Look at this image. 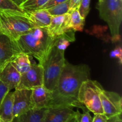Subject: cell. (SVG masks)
Here are the masks:
<instances>
[{"mask_svg": "<svg viewBox=\"0 0 122 122\" xmlns=\"http://www.w3.org/2000/svg\"><path fill=\"white\" fill-rule=\"evenodd\" d=\"M70 9V0L58 4L46 9L51 16L64 15L68 13Z\"/></svg>", "mask_w": 122, "mask_h": 122, "instance_id": "21", "label": "cell"}, {"mask_svg": "<svg viewBox=\"0 0 122 122\" xmlns=\"http://www.w3.org/2000/svg\"><path fill=\"white\" fill-rule=\"evenodd\" d=\"M97 9L101 19L108 26L113 40H119L122 20V0L99 1Z\"/></svg>", "mask_w": 122, "mask_h": 122, "instance_id": "5", "label": "cell"}, {"mask_svg": "<svg viewBox=\"0 0 122 122\" xmlns=\"http://www.w3.org/2000/svg\"><path fill=\"white\" fill-rule=\"evenodd\" d=\"M103 88L96 81L88 79L81 85L78 93V101L94 114H103L100 95Z\"/></svg>", "mask_w": 122, "mask_h": 122, "instance_id": "6", "label": "cell"}, {"mask_svg": "<svg viewBox=\"0 0 122 122\" xmlns=\"http://www.w3.org/2000/svg\"><path fill=\"white\" fill-rule=\"evenodd\" d=\"M47 108H33L26 113L14 117L12 122H44Z\"/></svg>", "mask_w": 122, "mask_h": 122, "instance_id": "17", "label": "cell"}, {"mask_svg": "<svg viewBox=\"0 0 122 122\" xmlns=\"http://www.w3.org/2000/svg\"><path fill=\"white\" fill-rule=\"evenodd\" d=\"M46 29L55 39L67 32L73 30L70 26V14L67 13L64 15L52 16L51 22Z\"/></svg>", "mask_w": 122, "mask_h": 122, "instance_id": "11", "label": "cell"}, {"mask_svg": "<svg viewBox=\"0 0 122 122\" xmlns=\"http://www.w3.org/2000/svg\"><path fill=\"white\" fill-rule=\"evenodd\" d=\"M66 61L64 51L57 48L54 44L47 57L41 64L44 70V86L45 88L51 91L55 89Z\"/></svg>", "mask_w": 122, "mask_h": 122, "instance_id": "4", "label": "cell"}, {"mask_svg": "<svg viewBox=\"0 0 122 122\" xmlns=\"http://www.w3.org/2000/svg\"><path fill=\"white\" fill-rule=\"evenodd\" d=\"M10 62L20 74L28 71L32 65L30 56L22 52L15 56Z\"/></svg>", "mask_w": 122, "mask_h": 122, "instance_id": "18", "label": "cell"}, {"mask_svg": "<svg viewBox=\"0 0 122 122\" xmlns=\"http://www.w3.org/2000/svg\"><path fill=\"white\" fill-rule=\"evenodd\" d=\"M107 122H122V114L117 115L116 116L108 119Z\"/></svg>", "mask_w": 122, "mask_h": 122, "instance_id": "30", "label": "cell"}, {"mask_svg": "<svg viewBox=\"0 0 122 122\" xmlns=\"http://www.w3.org/2000/svg\"><path fill=\"white\" fill-rule=\"evenodd\" d=\"M108 118L104 114H94L92 122H107Z\"/></svg>", "mask_w": 122, "mask_h": 122, "instance_id": "28", "label": "cell"}, {"mask_svg": "<svg viewBox=\"0 0 122 122\" xmlns=\"http://www.w3.org/2000/svg\"><path fill=\"white\" fill-rule=\"evenodd\" d=\"M91 0H81L78 10L80 14L83 18L85 19L90 11Z\"/></svg>", "mask_w": 122, "mask_h": 122, "instance_id": "23", "label": "cell"}, {"mask_svg": "<svg viewBox=\"0 0 122 122\" xmlns=\"http://www.w3.org/2000/svg\"><path fill=\"white\" fill-rule=\"evenodd\" d=\"M13 1H14V2H15V3H16L19 6L20 4L21 3V2H22L23 1H25V0H13Z\"/></svg>", "mask_w": 122, "mask_h": 122, "instance_id": "32", "label": "cell"}, {"mask_svg": "<svg viewBox=\"0 0 122 122\" xmlns=\"http://www.w3.org/2000/svg\"><path fill=\"white\" fill-rule=\"evenodd\" d=\"M67 1H68V0H49L45 4H44L41 7V9H48V8L52 7V6L62 3V2H66Z\"/></svg>", "mask_w": 122, "mask_h": 122, "instance_id": "26", "label": "cell"}, {"mask_svg": "<svg viewBox=\"0 0 122 122\" xmlns=\"http://www.w3.org/2000/svg\"><path fill=\"white\" fill-rule=\"evenodd\" d=\"M99 1H101V0H99Z\"/></svg>", "mask_w": 122, "mask_h": 122, "instance_id": "34", "label": "cell"}, {"mask_svg": "<svg viewBox=\"0 0 122 122\" xmlns=\"http://www.w3.org/2000/svg\"><path fill=\"white\" fill-rule=\"evenodd\" d=\"M83 113H81L77 111L76 117L78 122H92V117L89 113V111L86 108L83 110Z\"/></svg>", "mask_w": 122, "mask_h": 122, "instance_id": "24", "label": "cell"}, {"mask_svg": "<svg viewBox=\"0 0 122 122\" xmlns=\"http://www.w3.org/2000/svg\"><path fill=\"white\" fill-rule=\"evenodd\" d=\"M21 52L16 41L10 37L0 33V67L10 62Z\"/></svg>", "mask_w": 122, "mask_h": 122, "instance_id": "10", "label": "cell"}, {"mask_svg": "<svg viewBox=\"0 0 122 122\" xmlns=\"http://www.w3.org/2000/svg\"><path fill=\"white\" fill-rule=\"evenodd\" d=\"M9 91H10L8 90V88L0 81V104H1V101L5 97V95Z\"/></svg>", "mask_w": 122, "mask_h": 122, "instance_id": "27", "label": "cell"}, {"mask_svg": "<svg viewBox=\"0 0 122 122\" xmlns=\"http://www.w3.org/2000/svg\"><path fill=\"white\" fill-rule=\"evenodd\" d=\"M49 0H25L20 4L19 7L23 12L32 11L41 8Z\"/></svg>", "mask_w": 122, "mask_h": 122, "instance_id": "20", "label": "cell"}, {"mask_svg": "<svg viewBox=\"0 0 122 122\" xmlns=\"http://www.w3.org/2000/svg\"><path fill=\"white\" fill-rule=\"evenodd\" d=\"M70 14V26L73 30L82 32L84 28L85 19L82 17L80 14L78 8L69 11Z\"/></svg>", "mask_w": 122, "mask_h": 122, "instance_id": "19", "label": "cell"}, {"mask_svg": "<svg viewBox=\"0 0 122 122\" xmlns=\"http://www.w3.org/2000/svg\"><path fill=\"white\" fill-rule=\"evenodd\" d=\"M1 122H12L13 117V92L9 91L2 99L0 104Z\"/></svg>", "mask_w": 122, "mask_h": 122, "instance_id": "16", "label": "cell"}, {"mask_svg": "<svg viewBox=\"0 0 122 122\" xmlns=\"http://www.w3.org/2000/svg\"></svg>", "mask_w": 122, "mask_h": 122, "instance_id": "35", "label": "cell"}, {"mask_svg": "<svg viewBox=\"0 0 122 122\" xmlns=\"http://www.w3.org/2000/svg\"><path fill=\"white\" fill-rule=\"evenodd\" d=\"M0 10H11L23 11L20 7L13 0H0Z\"/></svg>", "mask_w": 122, "mask_h": 122, "instance_id": "22", "label": "cell"}, {"mask_svg": "<svg viewBox=\"0 0 122 122\" xmlns=\"http://www.w3.org/2000/svg\"><path fill=\"white\" fill-rule=\"evenodd\" d=\"M66 122H78L77 120V119H76V113L75 114L73 115L72 116H71L70 117H69L67 120H66Z\"/></svg>", "mask_w": 122, "mask_h": 122, "instance_id": "31", "label": "cell"}, {"mask_svg": "<svg viewBox=\"0 0 122 122\" xmlns=\"http://www.w3.org/2000/svg\"><path fill=\"white\" fill-rule=\"evenodd\" d=\"M44 85V70L40 64H32L26 73L21 74L20 82L15 89H33Z\"/></svg>", "mask_w": 122, "mask_h": 122, "instance_id": "7", "label": "cell"}, {"mask_svg": "<svg viewBox=\"0 0 122 122\" xmlns=\"http://www.w3.org/2000/svg\"><path fill=\"white\" fill-rule=\"evenodd\" d=\"M111 58H117L120 64L122 63V49L121 46H117L112 50L110 53Z\"/></svg>", "mask_w": 122, "mask_h": 122, "instance_id": "25", "label": "cell"}, {"mask_svg": "<svg viewBox=\"0 0 122 122\" xmlns=\"http://www.w3.org/2000/svg\"><path fill=\"white\" fill-rule=\"evenodd\" d=\"M36 27L26 13L11 10H0V33L16 41L20 36Z\"/></svg>", "mask_w": 122, "mask_h": 122, "instance_id": "3", "label": "cell"}, {"mask_svg": "<svg viewBox=\"0 0 122 122\" xmlns=\"http://www.w3.org/2000/svg\"><path fill=\"white\" fill-rule=\"evenodd\" d=\"M100 97L103 114L108 119L122 114V99L119 94L103 89Z\"/></svg>", "mask_w": 122, "mask_h": 122, "instance_id": "8", "label": "cell"}, {"mask_svg": "<svg viewBox=\"0 0 122 122\" xmlns=\"http://www.w3.org/2000/svg\"><path fill=\"white\" fill-rule=\"evenodd\" d=\"M32 89H15L13 92V117H16L34 108Z\"/></svg>", "mask_w": 122, "mask_h": 122, "instance_id": "9", "label": "cell"}, {"mask_svg": "<svg viewBox=\"0 0 122 122\" xmlns=\"http://www.w3.org/2000/svg\"><path fill=\"white\" fill-rule=\"evenodd\" d=\"M91 79L90 68L86 64H70L66 61L56 86L52 91L50 107H86L78 101V93L84 81Z\"/></svg>", "mask_w": 122, "mask_h": 122, "instance_id": "1", "label": "cell"}, {"mask_svg": "<svg viewBox=\"0 0 122 122\" xmlns=\"http://www.w3.org/2000/svg\"><path fill=\"white\" fill-rule=\"evenodd\" d=\"M0 122H1V119H0Z\"/></svg>", "mask_w": 122, "mask_h": 122, "instance_id": "33", "label": "cell"}, {"mask_svg": "<svg viewBox=\"0 0 122 122\" xmlns=\"http://www.w3.org/2000/svg\"><path fill=\"white\" fill-rule=\"evenodd\" d=\"M76 112L69 107H50L47 108L44 122H66Z\"/></svg>", "mask_w": 122, "mask_h": 122, "instance_id": "13", "label": "cell"}, {"mask_svg": "<svg viewBox=\"0 0 122 122\" xmlns=\"http://www.w3.org/2000/svg\"><path fill=\"white\" fill-rule=\"evenodd\" d=\"M81 0H70V9L69 11L79 8Z\"/></svg>", "mask_w": 122, "mask_h": 122, "instance_id": "29", "label": "cell"}, {"mask_svg": "<svg viewBox=\"0 0 122 122\" xmlns=\"http://www.w3.org/2000/svg\"><path fill=\"white\" fill-rule=\"evenodd\" d=\"M55 39L46 27H34L15 41L21 52L35 57L41 64L54 44Z\"/></svg>", "mask_w": 122, "mask_h": 122, "instance_id": "2", "label": "cell"}, {"mask_svg": "<svg viewBox=\"0 0 122 122\" xmlns=\"http://www.w3.org/2000/svg\"><path fill=\"white\" fill-rule=\"evenodd\" d=\"M21 74L12 65L11 62H7L0 67V81L8 88L10 91L15 89L20 82Z\"/></svg>", "mask_w": 122, "mask_h": 122, "instance_id": "12", "label": "cell"}, {"mask_svg": "<svg viewBox=\"0 0 122 122\" xmlns=\"http://www.w3.org/2000/svg\"><path fill=\"white\" fill-rule=\"evenodd\" d=\"M52 91L44 85L32 89V100L36 108H48L52 100Z\"/></svg>", "mask_w": 122, "mask_h": 122, "instance_id": "14", "label": "cell"}, {"mask_svg": "<svg viewBox=\"0 0 122 122\" xmlns=\"http://www.w3.org/2000/svg\"><path fill=\"white\" fill-rule=\"evenodd\" d=\"M29 19L36 27H47L51 22L52 16L46 9H39L25 12Z\"/></svg>", "mask_w": 122, "mask_h": 122, "instance_id": "15", "label": "cell"}]
</instances>
